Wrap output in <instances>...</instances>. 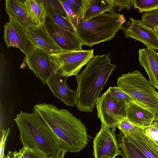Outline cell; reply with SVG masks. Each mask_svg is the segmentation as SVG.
I'll return each mask as SVG.
<instances>
[{
	"label": "cell",
	"mask_w": 158,
	"mask_h": 158,
	"mask_svg": "<svg viewBox=\"0 0 158 158\" xmlns=\"http://www.w3.org/2000/svg\"><path fill=\"white\" fill-rule=\"evenodd\" d=\"M33 111L51 128L61 148L71 152H77L87 144L86 128L68 110L44 103L35 105Z\"/></svg>",
	"instance_id": "6da1fadb"
},
{
	"label": "cell",
	"mask_w": 158,
	"mask_h": 158,
	"mask_svg": "<svg viewBox=\"0 0 158 158\" xmlns=\"http://www.w3.org/2000/svg\"><path fill=\"white\" fill-rule=\"evenodd\" d=\"M109 54L94 56L81 73L76 76L78 93L76 106L81 112H92L101 91L117 68L110 63Z\"/></svg>",
	"instance_id": "7a4b0ae2"
},
{
	"label": "cell",
	"mask_w": 158,
	"mask_h": 158,
	"mask_svg": "<svg viewBox=\"0 0 158 158\" xmlns=\"http://www.w3.org/2000/svg\"><path fill=\"white\" fill-rule=\"evenodd\" d=\"M14 120L23 147L40 152L48 157L57 153L60 144L52 129L36 112L21 111Z\"/></svg>",
	"instance_id": "3957f363"
},
{
	"label": "cell",
	"mask_w": 158,
	"mask_h": 158,
	"mask_svg": "<svg viewBox=\"0 0 158 158\" xmlns=\"http://www.w3.org/2000/svg\"><path fill=\"white\" fill-rule=\"evenodd\" d=\"M126 19L116 12L100 14L85 19H78L76 34L83 45L92 46L114 38Z\"/></svg>",
	"instance_id": "277c9868"
},
{
	"label": "cell",
	"mask_w": 158,
	"mask_h": 158,
	"mask_svg": "<svg viewBox=\"0 0 158 158\" xmlns=\"http://www.w3.org/2000/svg\"><path fill=\"white\" fill-rule=\"evenodd\" d=\"M117 85L134 102L153 113L155 119L158 118V92L139 70L122 74Z\"/></svg>",
	"instance_id": "5b68a950"
},
{
	"label": "cell",
	"mask_w": 158,
	"mask_h": 158,
	"mask_svg": "<svg viewBox=\"0 0 158 158\" xmlns=\"http://www.w3.org/2000/svg\"><path fill=\"white\" fill-rule=\"evenodd\" d=\"M94 56L93 49L81 51L62 50L49 55L48 58L55 74L69 77L77 75Z\"/></svg>",
	"instance_id": "8992f818"
},
{
	"label": "cell",
	"mask_w": 158,
	"mask_h": 158,
	"mask_svg": "<svg viewBox=\"0 0 158 158\" xmlns=\"http://www.w3.org/2000/svg\"><path fill=\"white\" fill-rule=\"evenodd\" d=\"M98 116L103 124L114 132L115 128L127 119V104L119 102L108 89L98 98L96 103Z\"/></svg>",
	"instance_id": "52a82bcc"
},
{
	"label": "cell",
	"mask_w": 158,
	"mask_h": 158,
	"mask_svg": "<svg viewBox=\"0 0 158 158\" xmlns=\"http://www.w3.org/2000/svg\"><path fill=\"white\" fill-rule=\"evenodd\" d=\"M44 25L48 34L62 50H83L82 48L83 44L77 34L59 26L47 11Z\"/></svg>",
	"instance_id": "ba28073f"
},
{
	"label": "cell",
	"mask_w": 158,
	"mask_h": 158,
	"mask_svg": "<svg viewBox=\"0 0 158 158\" xmlns=\"http://www.w3.org/2000/svg\"><path fill=\"white\" fill-rule=\"evenodd\" d=\"M94 158H115L121 152L114 132L102 123L101 127L93 141Z\"/></svg>",
	"instance_id": "9c48e42d"
},
{
	"label": "cell",
	"mask_w": 158,
	"mask_h": 158,
	"mask_svg": "<svg viewBox=\"0 0 158 158\" xmlns=\"http://www.w3.org/2000/svg\"><path fill=\"white\" fill-rule=\"evenodd\" d=\"M17 23L25 32L27 39L34 47L48 55L56 53L62 50L48 34L44 24L23 26Z\"/></svg>",
	"instance_id": "30bf717a"
},
{
	"label": "cell",
	"mask_w": 158,
	"mask_h": 158,
	"mask_svg": "<svg viewBox=\"0 0 158 158\" xmlns=\"http://www.w3.org/2000/svg\"><path fill=\"white\" fill-rule=\"evenodd\" d=\"M130 21L123 24L121 29L126 38H131L140 41L147 48L158 50V39L150 29L142 24L139 20L129 17Z\"/></svg>",
	"instance_id": "8fae6325"
},
{
	"label": "cell",
	"mask_w": 158,
	"mask_h": 158,
	"mask_svg": "<svg viewBox=\"0 0 158 158\" xmlns=\"http://www.w3.org/2000/svg\"><path fill=\"white\" fill-rule=\"evenodd\" d=\"M3 38L8 47L18 48L27 56L35 47L27 37L19 25L12 19L4 25Z\"/></svg>",
	"instance_id": "7c38bea8"
},
{
	"label": "cell",
	"mask_w": 158,
	"mask_h": 158,
	"mask_svg": "<svg viewBox=\"0 0 158 158\" xmlns=\"http://www.w3.org/2000/svg\"><path fill=\"white\" fill-rule=\"evenodd\" d=\"M29 68L43 84L53 72L50 65L48 55L41 50L35 47L25 58Z\"/></svg>",
	"instance_id": "4fadbf2b"
},
{
	"label": "cell",
	"mask_w": 158,
	"mask_h": 158,
	"mask_svg": "<svg viewBox=\"0 0 158 158\" xmlns=\"http://www.w3.org/2000/svg\"><path fill=\"white\" fill-rule=\"evenodd\" d=\"M68 77H63L53 72L47 80L46 84L54 95L68 106H74L77 103V89L72 90L68 85Z\"/></svg>",
	"instance_id": "5bb4252c"
},
{
	"label": "cell",
	"mask_w": 158,
	"mask_h": 158,
	"mask_svg": "<svg viewBox=\"0 0 158 158\" xmlns=\"http://www.w3.org/2000/svg\"><path fill=\"white\" fill-rule=\"evenodd\" d=\"M121 132L148 158H158V144L147 128L140 127L134 132Z\"/></svg>",
	"instance_id": "9a60e30c"
},
{
	"label": "cell",
	"mask_w": 158,
	"mask_h": 158,
	"mask_svg": "<svg viewBox=\"0 0 158 158\" xmlns=\"http://www.w3.org/2000/svg\"><path fill=\"white\" fill-rule=\"evenodd\" d=\"M138 59L140 65L146 72L149 81L158 89V52L148 48L139 49Z\"/></svg>",
	"instance_id": "2e32d148"
},
{
	"label": "cell",
	"mask_w": 158,
	"mask_h": 158,
	"mask_svg": "<svg viewBox=\"0 0 158 158\" xmlns=\"http://www.w3.org/2000/svg\"><path fill=\"white\" fill-rule=\"evenodd\" d=\"M127 119L138 126L148 128L154 121V114L134 101L127 104Z\"/></svg>",
	"instance_id": "e0dca14e"
},
{
	"label": "cell",
	"mask_w": 158,
	"mask_h": 158,
	"mask_svg": "<svg viewBox=\"0 0 158 158\" xmlns=\"http://www.w3.org/2000/svg\"><path fill=\"white\" fill-rule=\"evenodd\" d=\"M111 0H83L78 19L90 18L105 12H115Z\"/></svg>",
	"instance_id": "ac0fdd59"
},
{
	"label": "cell",
	"mask_w": 158,
	"mask_h": 158,
	"mask_svg": "<svg viewBox=\"0 0 158 158\" xmlns=\"http://www.w3.org/2000/svg\"><path fill=\"white\" fill-rule=\"evenodd\" d=\"M5 11L9 19L23 26L36 25L29 17L21 0H6Z\"/></svg>",
	"instance_id": "d6986e66"
},
{
	"label": "cell",
	"mask_w": 158,
	"mask_h": 158,
	"mask_svg": "<svg viewBox=\"0 0 158 158\" xmlns=\"http://www.w3.org/2000/svg\"><path fill=\"white\" fill-rule=\"evenodd\" d=\"M29 17L36 25L44 24L47 11L44 0H21Z\"/></svg>",
	"instance_id": "ffe728a7"
},
{
	"label": "cell",
	"mask_w": 158,
	"mask_h": 158,
	"mask_svg": "<svg viewBox=\"0 0 158 158\" xmlns=\"http://www.w3.org/2000/svg\"><path fill=\"white\" fill-rule=\"evenodd\" d=\"M118 135V142L123 158H148L130 141L121 132Z\"/></svg>",
	"instance_id": "44dd1931"
},
{
	"label": "cell",
	"mask_w": 158,
	"mask_h": 158,
	"mask_svg": "<svg viewBox=\"0 0 158 158\" xmlns=\"http://www.w3.org/2000/svg\"><path fill=\"white\" fill-rule=\"evenodd\" d=\"M44 2L46 10L53 20L62 28L76 34L75 30L70 23L68 18L57 12L52 6L47 4L44 0Z\"/></svg>",
	"instance_id": "7402d4cb"
},
{
	"label": "cell",
	"mask_w": 158,
	"mask_h": 158,
	"mask_svg": "<svg viewBox=\"0 0 158 158\" xmlns=\"http://www.w3.org/2000/svg\"><path fill=\"white\" fill-rule=\"evenodd\" d=\"M134 8L139 13H147L158 9V0H135Z\"/></svg>",
	"instance_id": "603a6c76"
},
{
	"label": "cell",
	"mask_w": 158,
	"mask_h": 158,
	"mask_svg": "<svg viewBox=\"0 0 158 158\" xmlns=\"http://www.w3.org/2000/svg\"><path fill=\"white\" fill-rule=\"evenodd\" d=\"M139 20L142 24L150 29L158 27V9L144 13Z\"/></svg>",
	"instance_id": "cb8c5ba5"
},
{
	"label": "cell",
	"mask_w": 158,
	"mask_h": 158,
	"mask_svg": "<svg viewBox=\"0 0 158 158\" xmlns=\"http://www.w3.org/2000/svg\"><path fill=\"white\" fill-rule=\"evenodd\" d=\"M19 158H48L49 157L40 152L22 148L18 151H15Z\"/></svg>",
	"instance_id": "d4e9b609"
},
{
	"label": "cell",
	"mask_w": 158,
	"mask_h": 158,
	"mask_svg": "<svg viewBox=\"0 0 158 158\" xmlns=\"http://www.w3.org/2000/svg\"><path fill=\"white\" fill-rule=\"evenodd\" d=\"M108 89L111 95L119 102L127 104L133 101L128 94L118 86L110 87Z\"/></svg>",
	"instance_id": "484cf974"
},
{
	"label": "cell",
	"mask_w": 158,
	"mask_h": 158,
	"mask_svg": "<svg viewBox=\"0 0 158 158\" xmlns=\"http://www.w3.org/2000/svg\"><path fill=\"white\" fill-rule=\"evenodd\" d=\"M59 1L62 5L67 15V18L75 30L78 21L77 16L73 12L69 4L66 0H59Z\"/></svg>",
	"instance_id": "4316f807"
},
{
	"label": "cell",
	"mask_w": 158,
	"mask_h": 158,
	"mask_svg": "<svg viewBox=\"0 0 158 158\" xmlns=\"http://www.w3.org/2000/svg\"><path fill=\"white\" fill-rule=\"evenodd\" d=\"M114 7H117V10L120 11L123 9L130 10L133 6L135 0H111Z\"/></svg>",
	"instance_id": "83f0119b"
},
{
	"label": "cell",
	"mask_w": 158,
	"mask_h": 158,
	"mask_svg": "<svg viewBox=\"0 0 158 158\" xmlns=\"http://www.w3.org/2000/svg\"><path fill=\"white\" fill-rule=\"evenodd\" d=\"M73 12L78 16L82 6L83 0H66Z\"/></svg>",
	"instance_id": "f1b7e54d"
},
{
	"label": "cell",
	"mask_w": 158,
	"mask_h": 158,
	"mask_svg": "<svg viewBox=\"0 0 158 158\" xmlns=\"http://www.w3.org/2000/svg\"><path fill=\"white\" fill-rule=\"evenodd\" d=\"M10 128L3 129L2 131V135L0 142V158H3L4 155V148L7 137L9 134Z\"/></svg>",
	"instance_id": "f546056e"
},
{
	"label": "cell",
	"mask_w": 158,
	"mask_h": 158,
	"mask_svg": "<svg viewBox=\"0 0 158 158\" xmlns=\"http://www.w3.org/2000/svg\"><path fill=\"white\" fill-rule=\"evenodd\" d=\"M67 152L65 149L60 147L56 154L49 157L48 158H64L65 155Z\"/></svg>",
	"instance_id": "4dcf8cb0"
},
{
	"label": "cell",
	"mask_w": 158,
	"mask_h": 158,
	"mask_svg": "<svg viewBox=\"0 0 158 158\" xmlns=\"http://www.w3.org/2000/svg\"><path fill=\"white\" fill-rule=\"evenodd\" d=\"M14 152L9 151L6 155H4L3 158H14Z\"/></svg>",
	"instance_id": "1f68e13d"
},
{
	"label": "cell",
	"mask_w": 158,
	"mask_h": 158,
	"mask_svg": "<svg viewBox=\"0 0 158 158\" xmlns=\"http://www.w3.org/2000/svg\"><path fill=\"white\" fill-rule=\"evenodd\" d=\"M152 30L158 39V27L155 28L153 29H152Z\"/></svg>",
	"instance_id": "d6a6232c"
},
{
	"label": "cell",
	"mask_w": 158,
	"mask_h": 158,
	"mask_svg": "<svg viewBox=\"0 0 158 158\" xmlns=\"http://www.w3.org/2000/svg\"><path fill=\"white\" fill-rule=\"evenodd\" d=\"M153 122L158 124V118L155 119Z\"/></svg>",
	"instance_id": "836d02e7"
},
{
	"label": "cell",
	"mask_w": 158,
	"mask_h": 158,
	"mask_svg": "<svg viewBox=\"0 0 158 158\" xmlns=\"http://www.w3.org/2000/svg\"><path fill=\"white\" fill-rule=\"evenodd\" d=\"M14 158H19L17 155L16 154L15 151H14Z\"/></svg>",
	"instance_id": "e575fe53"
},
{
	"label": "cell",
	"mask_w": 158,
	"mask_h": 158,
	"mask_svg": "<svg viewBox=\"0 0 158 158\" xmlns=\"http://www.w3.org/2000/svg\"><path fill=\"white\" fill-rule=\"evenodd\" d=\"M155 141H156V142L158 144V140H155Z\"/></svg>",
	"instance_id": "d590c367"
}]
</instances>
